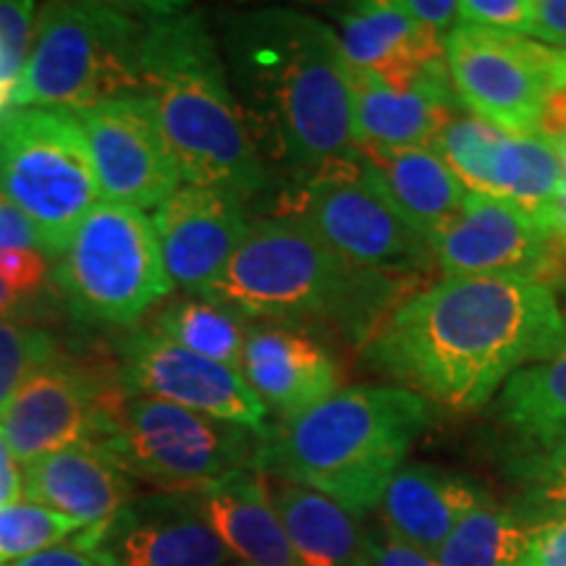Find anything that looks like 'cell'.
<instances>
[{"label": "cell", "instance_id": "cell-1", "mask_svg": "<svg viewBox=\"0 0 566 566\" xmlns=\"http://www.w3.org/2000/svg\"><path fill=\"white\" fill-rule=\"evenodd\" d=\"M566 346L556 289L514 275L443 279L401 300L365 346L375 373L430 405L470 412Z\"/></svg>", "mask_w": 566, "mask_h": 566}, {"label": "cell", "instance_id": "cell-2", "mask_svg": "<svg viewBox=\"0 0 566 566\" xmlns=\"http://www.w3.org/2000/svg\"><path fill=\"white\" fill-rule=\"evenodd\" d=\"M223 61L260 158L304 179L357 158L352 69L334 27L283 6L231 13Z\"/></svg>", "mask_w": 566, "mask_h": 566}, {"label": "cell", "instance_id": "cell-3", "mask_svg": "<svg viewBox=\"0 0 566 566\" xmlns=\"http://www.w3.org/2000/svg\"><path fill=\"white\" fill-rule=\"evenodd\" d=\"M139 97L150 101L181 179L252 200L271 184L233 95L218 40L200 11L150 3Z\"/></svg>", "mask_w": 566, "mask_h": 566}, {"label": "cell", "instance_id": "cell-4", "mask_svg": "<svg viewBox=\"0 0 566 566\" xmlns=\"http://www.w3.org/2000/svg\"><path fill=\"white\" fill-rule=\"evenodd\" d=\"M436 405L401 386H346L321 405L271 422L258 470L317 491L363 516L412 446L436 424Z\"/></svg>", "mask_w": 566, "mask_h": 566}, {"label": "cell", "instance_id": "cell-5", "mask_svg": "<svg viewBox=\"0 0 566 566\" xmlns=\"http://www.w3.org/2000/svg\"><path fill=\"white\" fill-rule=\"evenodd\" d=\"M405 281L346 263L300 221L275 216L250 223L205 296L250 323L334 325L338 336L365 349L396 304L412 294Z\"/></svg>", "mask_w": 566, "mask_h": 566}, {"label": "cell", "instance_id": "cell-6", "mask_svg": "<svg viewBox=\"0 0 566 566\" xmlns=\"http://www.w3.org/2000/svg\"><path fill=\"white\" fill-rule=\"evenodd\" d=\"M150 3L55 0L34 17L32 53L9 108H90L139 97Z\"/></svg>", "mask_w": 566, "mask_h": 566}, {"label": "cell", "instance_id": "cell-7", "mask_svg": "<svg viewBox=\"0 0 566 566\" xmlns=\"http://www.w3.org/2000/svg\"><path fill=\"white\" fill-rule=\"evenodd\" d=\"M53 286L76 323L129 331L174 292L150 218L111 202L95 205L55 254Z\"/></svg>", "mask_w": 566, "mask_h": 566}, {"label": "cell", "instance_id": "cell-8", "mask_svg": "<svg viewBox=\"0 0 566 566\" xmlns=\"http://www.w3.org/2000/svg\"><path fill=\"white\" fill-rule=\"evenodd\" d=\"M0 197L30 218L55 258L82 218L103 202L87 137L69 108L0 113Z\"/></svg>", "mask_w": 566, "mask_h": 566}, {"label": "cell", "instance_id": "cell-9", "mask_svg": "<svg viewBox=\"0 0 566 566\" xmlns=\"http://www.w3.org/2000/svg\"><path fill=\"white\" fill-rule=\"evenodd\" d=\"M103 446L134 480L166 493H189L258 467L263 433L126 394Z\"/></svg>", "mask_w": 566, "mask_h": 566}, {"label": "cell", "instance_id": "cell-10", "mask_svg": "<svg viewBox=\"0 0 566 566\" xmlns=\"http://www.w3.org/2000/svg\"><path fill=\"white\" fill-rule=\"evenodd\" d=\"M279 216L300 221L331 252L367 271L415 279L436 268L430 244L370 181L359 153L296 179Z\"/></svg>", "mask_w": 566, "mask_h": 566}, {"label": "cell", "instance_id": "cell-11", "mask_svg": "<svg viewBox=\"0 0 566 566\" xmlns=\"http://www.w3.org/2000/svg\"><path fill=\"white\" fill-rule=\"evenodd\" d=\"M126 391L90 367L63 359L42 365L0 409V436L21 464L113 433Z\"/></svg>", "mask_w": 566, "mask_h": 566}, {"label": "cell", "instance_id": "cell-12", "mask_svg": "<svg viewBox=\"0 0 566 566\" xmlns=\"http://www.w3.org/2000/svg\"><path fill=\"white\" fill-rule=\"evenodd\" d=\"M551 48L457 21L446 34V69L459 103L509 134H541Z\"/></svg>", "mask_w": 566, "mask_h": 566}, {"label": "cell", "instance_id": "cell-13", "mask_svg": "<svg viewBox=\"0 0 566 566\" xmlns=\"http://www.w3.org/2000/svg\"><path fill=\"white\" fill-rule=\"evenodd\" d=\"M116 357L118 384L126 394L150 396L258 433L271 428V412L237 367L200 357L150 328H132L118 338Z\"/></svg>", "mask_w": 566, "mask_h": 566}, {"label": "cell", "instance_id": "cell-14", "mask_svg": "<svg viewBox=\"0 0 566 566\" xmlns=\"http://www.w3.org/2000/svg\"><path fill=\"white\" fill-rule=\"evenodd\" d=\"M436 150L467 192L514 205L548 231L562 158L543 134H509L462 113L441 132Z\"/></svg>", "mask_w": 566, "mask_h": 566}, {"label": "cell", "instance_id": "cell-15", "mask_svg": "<svg viewBox=\"0 0 566 566\" xmlns=\"http://www.w3.org/2000/svg\"><path fill=\"white\" fill-rule=\"evenodd\" d=\"M443 279L514 275L556 289L566 281L564 254L527 212L495 197L467 192L462 210L430 239Z\"/></svg>", "mask_w": 566, "mask_h": 566}, {"label": "cell", "instance_id": "cell-16", "mask_svg": "<svg viewBox=\"0 0 566 566\" xmlns=\"http://www.w3.org/2000/svg\"><path fill=\"white\" fill-rule=\"evenodd\" d=\"M87 137L103 202L145 212L181 187V171L150 101L116 97L71 111Z\"/></svg>", "mask_w": 566, "mask_h": 566}, {"label": "cell", "instance_id": "cell-17", "mask_svg": "<svg viewBox=\"0 0 566 566\" xmlns=\"http://www.w3.org/2000/svg\"><path fill=\"white\" fill-rule=\"evenodd\" d=\"M97 566H223L231 562L205 520L197 491L134 495L129 504L74 535Z\"/></svg>", "mask_w": 566, "mask_h": 566}, {"label": "cell", "instance_id": "cell-18", "mask_svg": "<svg viewBox=\"0 0 566 566\" xmlns=\"http://www.w3.org/2000/svg\"><path fill=\"white\" fill-rule=\"evenodd\" d=\"M150 221L168 279L184 294H208L250 229L242 197L195 184L176 189Z\"/></svg>", "mask_w": 566, "mask_h": 566}, {"label": "cell", "instance_id": "cell-19", "mask_svg": "<svg viewBox=\"0 0 566 566\" xmlns=\"http://www.w3.org/2000/svg\"><path fill=\"white\" fill-rule=\"evenodd\" d=\"M239 373L279 420L321 405L344 388V370L328 346L294 325L252 323Z\"/></svg>", "mask_w": 566, "mask_h": 566}, {"label": "cell", "instance_id": "cell-20", "mask_svg": "<svg viewBox=\"0 0 566 566\" xmlns=\"http://www.w3.org/2000/svg\"><path fill=\"white\" fill-rule=\"evenodd\" d=\"M354 74L407 87L446 63V38L401 9L399 0H359L331 11Z\"/></svg>", "mask_w": 566, "mask_h": 566}, {"label": "cell", "instance_id": "cell-21", "mask_svg": "<svg viewBox=\"0 0 566 566\" xmlns=\"http://www.w3.org/2000/svg\"><path fill=\"white\" fill-rule=\"evenodd\" d=\"M357 147H436L441 132L462 116L446 63L407 87H388L352 71Z\"/></svg>", "mask_w": 566, "mask_h": 566}, {"label": "cell", "instance_id": "cell-22", "mask_svg": "<svg viewBox=\"0 0 566 566\" xmlns=\"http://www.w3.org/2000/svg\"><path fill=\"white\" fill-rule=\"evenodd\" d=\"M137 495V480L103 443H80L24 464V499L84 530L101 525Z\"/></svg>", "mask_w": 566, "mask_h": 566}, {"label": "cell", "instance_id": "cell-23", "mask_svg": "<svg viewBox=\"0 0 566 566\" xmlns=\"http://www.w3.org/2000/svg\"><path fill=\"white\" fill-rule=\"evenodd\" d=\"M475 480L433 464H405L380 499L384 530L436 556L454 527L485 499Z\"/></svg>", "mask_w": 566, "mask_h": 566}, {"label": "cell", "instance_id": "cell-24", "mask_svg": "<svg viewBox=\"0 0 566 566\" xmlns=\"http://www.w3.org/2000/svg\"><path fill=\"white\" fill-rule=\"evenodd\" d=\"M357 153L370 181L428 244L462 210L467 189L436 147L359 145Z\"/></svg>", "mask_w": 566, "mask_h": 566}, {"label": "cell", "instance_id": "cell-25", "mask_svg": "<svg viewBox=\"0 0 566 566\" xmlns=\"http://www.w3.org/2000/svg\"><path fill=\"white\" fill-rule=\"evenodd\" d=\"M197 499L205 520L237 564L300 566L273 506L271 483L258 467L200 488Z\"/></svg>", "mask_w": 566, "mask_h": 566}, {"label": "cell", "instance_id": "cell-26", "mask_svg": "<svg viewBox=\"0 0 566 566\" xmlns=\"http://www.w3.org/2000/svg\"><path fill=\"white\" fill-rule=\"evenodd\" d=\"M273 506L300 566H359L367 535L359 516L310 488L268 478Z\"/></svg>", "mask_w": 566, "mask_h": 566}, {"label": "cell", "instance_id": "cell-27", "mask_svg": "<svg viewBox=\"0 0 566 566\" xmlns=\"http://www.w3.org/2000/svg\"><path fill=\"white\" fill-rule=\"evenodd\" d=\"M495 417L516 436V443L566 433V346L554 357L514 373L495 399Z\"/></svg>", "mask_w": 566, "mask_h": 566}, {"label": "cell", "instance_id": "cell-28", "mask_svg": "<svg viewBox=\"0 0 566 566\" xmlns=\"http://www.w3.org/2000/svg\"><path fill=\"white\" fill-rule=\"evenodd\" d=\"M150 331L200 357L239 370L250 321L212 296L181 294L155 313Z\"/></svg>", "mask_w": 566, "mask_h": 566}, {"label": "cell", "instance_id": "cell-29", "mask_svg": "<svg viewBox=\"0 0 566 566\" xmlns=\"http://www.w3.org/2000/svg\"><path fill=\"white\" fill-rule=\"evenodd\" d=\"M530 527L485 495L433 556L438 566H520Z\"/></svg>", "mask_w": 566, "mask_h": 566}, {"label": "cell", "instance_id": "cell-30", "mask_svg": "<svg viewBox=\"0 0 566 566\" xmlns=\"http://www.w3.org/2000/svg\"><path fill=\"white\" fill-rule=\"evenodd\" d=\"M514 485L512 512L527 527L566 514V433L537 443H516L506 462Z\"/></svg>", "mask_w": 566, "mask_h": 566}, {"label": "cell", "instance_id": "cell-31", "mask_svg": "<svg viewBox=\"0 0 566 566\" xmlns=\"http://www.w3.org/2000/svg\"><path fill=\"white\" fill-rule=\"evenodd\" d=\"M82 530L76 522L27 499L0 506V566L63 546Z\"/></svg>", "mask_w": 566, "mask_h": 566}, {"label": "cell", "instance_id": "cell-32", "mask_svg": "<svg viewBox=\"0 0 566 566\" xmlns=\"http://www.w3.org/2000/svg\"><path fill=\"white\" fill-rule=\"evenodd\" d=\"M59 354V342L40 325L0 321V409L38 367Z\"/></svg>", "mask_w": 566, "mask_h": 566}, {"label": "cell", "instance_id": "cell-33", "mask_svg": "<svg viewBox=\"0 0 566 566\" xmlns=\"http://www.w3.org/2000/svg\"><path fill=\"white\" fill-rule=\"evenodd\" d=\"M34 17L32 0H0V95L9 105L30 61Z\"/></svg>", "mask_w": 566, "mask_h": 566}, {"label": "cell", "instance_id": "cell-34", "mask_svg": "<svg viewBox=\"0 0 566 566\" xmlns=\"http://www.w3.org/2000/svg\"><path fill=\"white\" fill-rule=\"evenodd\" d=\"M535 0H462L459 21L495 34H520L527 38L533 24Z\"/></svg>", "mask_w": 566, "mask_h": 566}, {"label": "cell", "instance_id": "cell-35", "mask_svg": "<svg viewBox=\"0 0 566 566\" xmlns=\"http://www.w3.org/2000/svg\"><path fill=\"white\" fill-rule=\"evenodd\" d=\"M0 281L19 300L38 302L53 283V260L42 250L0 252Z\"/></svg>", "mask_w": 566, "mask_h": 566}, {"label": "cell", "instance_id": "cell-36", "mask_svg": "<svg viewBox=\"0 0 566 566\" xmlns=\"http://www.w3.org/2000/svg\"><path fill=\"white\" fill-rule=\"evenodd\" d=\"M541 134L556 139L566 134V48H551L548 90L541 116Z\"/></svg>", "mask_w": 566, "mask_h": 566}, {"label": "cell", "instance_id": "cell-37", "mask_svg": "<svg viewBox=\"0 0 566 566\" xmlns=\"http://www.w3.org/2000/svg\"><path fill=\"white\" fill-rule=\"evenodd\" d=\"M520 566H566V514L530 527Z\"/></svg>", "mask_w": 566, "mask_h": 566}, {"label": "cell", "instance_id": "cell-38", "mask_svg": "<svg viewBox=\"0 0 566 566\" xmlns=\"http://www.w3.org/2000/svg\"><path fill=\"white\" fill-rule=\"evenodd\" d=\"M359 566H438L436 558L424 551L409 546L380 527V533L367 535Z\"/></svg>", "mask_w": 566, "mask_h": 566}, {"label": "cell", "instance_id": "cell-39", "mask_svg": "<svg viewBox=\"0 0 566 566\" xmlns=\"http://www.w3.org/2000/svg\"><path fill=\"white\" fill-rule=\"evenodd\" d=\"M9 250H42V239L30 218L0 197V252Z\"/></svg>", "mask_w": 566, "mask_h": 566}, {"label": "cell", "instance_id": "cell-40", "mask_svg": "<svg viewBox=\"0 0 566 566\" xmlns=\"http://www.w3.org/2000/svg\"><path fill=\"white\" fill-rule=\"evenodd\" d=\"M527 38L548 48H566V0H535Z\"/></svg>", "mask_w": 566, "mask_h": 566}, {"label": "cell", "instance_id": "cell-41", "mask_svg": "<svg viewBox=\"0 0 566 566\" xmlns=\"http://www.w3.org/2000/svg\"><path fill=\"white\" fill-rule=\"evenodd\" d=\"M401 9L438 34H449L459 21V0H399Z\"/></svg>", "mask_w": 566, "mask_h": 566}, {"label": "cell", "instance_id": "cell-42", "mask_svg": "<svg viewBox=\"0 0 566 566\" xmlns=\"http://www.w3.org/2000/svg\"><path fill=\"white\" fill-rule=\"evenodd\" d=\"M24 501V464L11 454L9 443L0 436V506Z\"/></svg>", "mask_w": 566, "mask_h": 566}, {"label": "cell", "instance_id": "cell-43", "mask_svg": "<svg viewBox=\"0 0 566 566\" xmlns=\"http://www.w3.org/2000/svg\"><path fill=\"white\" fill-rule=\"evenodd\" d=\"M3 566H97V564L95 558H92L82 546H76L74 537H71V541L63 543V546L48 548L42 551V554L27 556L21 558V562L3 564Z\"/></svg>", "mask_w": 566, "mask_h": 566}, {"label": "cell", "instance_id": "cell-44", "mask_svg": "<svg viewBox=\"0 0 566 566\" xmlns=\"http://www.w3.org/2000/svg\"><path fill=\"white\" fill-rule=\"evenodd\" d=\"M38 302L19 300L17 294H11L9 289L0 281V321L6 323H27L32 325V317H38Z\"/></svg>", "mask_w": 566, "mask_h": 566}, {"label": "cell", "instance_id": "cell-45", "mask_svg": "<svg viewBox=\"0 0 566 566\" xmlns=\"http://www.w3.org/2000/svg\"><path fill=\"white\" fill-rule=\"evenodd\" d=\"M548 233L551 239H554V244L558 247V252L566 254V179H562V189H558L554 210H551Z\"/></svg>", "mask_w": 566, "mask_h": 566}, {"label": "cell", "instance_id": "cell-46", "mask_svg": "<svg viewBox=\"0 0 566 566\" xmlns=\"http://www.w3.org/2000/svg\"><path fill=\"white\" fill-rule=\"evenodd\" d=\"M6 108H9V103H6V97H3V95H0V113H3Z\"/></svg>", "mask_w": 566, "mask_h": 566}, {"label": "cell", "instance_id": "cell-47", "mask_svg": "<svg viewBox=\"0 0 566 566\" xmlns=\"http://www.w3.org/2000/svg\"><path fill=\"white\" fill-rule=\"evenodd\" d=\"M564 302H566V281H564ZM564 321H566V304H564Z\"/></svg>", "mask_w": 566, "mask_h": 566}, {"label": "cell", "instance_id": "cell-48", "mask_svg": "<svg viewBox=\"0 0 566 566\" xmlns=\"http://www.w3.org/2000/svg\"><path fill=\"white\" fill-rule=\"evenodd\" d=\"M223 566H244V564H237V562H229V564H223Z\"/></svg>", "mask_w": 566, "mask_h": 566}]
</instances>
